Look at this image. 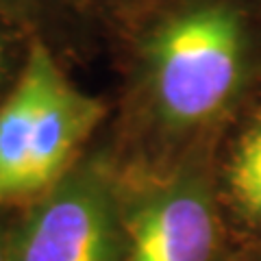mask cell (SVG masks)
Instances as JSON below:
<instances>
[{
	"label": "cell",
	"mask_w": 261,
	"mask_h": 261,
	"mask_svg": "<svg viewBox=\"0 0 261 261\" xmlns=\"http://www.w3.org/2000/svg\"><path fill=\"white\" fill-rule=\"evenodd\" d=\"M0 261H7V246H5V235L0 231Z\"/></svg>",
	"instance_id": "obj_7"
},
{
	"label": "cell",
	"mask_w": 261,
	"mask_h": 261,
	"mask_svg": "<svg viewBox=\"0 0 261 261\" xmlns=\"http://www.w3.org/2000/svg\"><path fill=\"white\" fill-rule=\"evenodd\" d=\"M228 187L250 218H261V116L244 130L228 166Z\"/></svg>",
	"instance_id": "obj_5"
},
{
	"label": "cell",
	"mask_w": 261,
	"mask_h": 261,
	"mask_svg": "<svg viewBox=\"0 0 261 261\" xmlns=\"http://www.w3.org/2000/svg\"><path fill=\"white\" fill-rule=\"evenodd\" d=\"M244 35L235 11L218 0L181 7L146 44L152 100L170 126L202 124L231 100L242 76Z\"/></svg>",
	"instance_id": "obj_2"
},
{
	"label": "cell",
	"mask_w": 261,
	"mask_h": 261,
	"mask_svg": "<svg viewBox=\"0 0 261 261\" xmlns=\"http://www.w3.org/2000/svg\"><path fill=\"white\" fill-rule=\"evenodd\" d=\"M105 107L63 76L42 44L0 107V205L50 192L100 122Z\"/></svg>",
	"instance_id": "obj_1"
},
{
	"label": "cell",
	"mask_w": 261,
	"mask_h": 261,
	"mask_svg": "<svg viewBox=\"0 0 261 261\" xmlns=\"http://www.w3.org/2000/svg\"><path fill=\"white\" fill-rule=\"evenodd\" d=\"M216 226L200 181L181 178L137 211L126 261H211Z\"/></svg>",
	"instance_id": "obj_4"
},
{
	"label": "cell",
	"mask_w": 261,
	"mask_h": 261,
	"mask_svg": "<svg viewBox=\"0 0 261 261\" xmlns=\"http://www.w3.org/2000/svg\"><path fill=\"white\" fill-rule=\"evenodd\" d=\"M118 224L107 181L96 170L50 190L24 228L15 261H116Z\"/></svg>",
	"instance_id": "obj_3"
},
{
	"label": "cell",
	"mask_w": 261,
	"mask_h": 261,
	"mask_svg": "<svg viewBox=\"0 0 261 261\" xmlns=\"http://www.w3.org/2000/svg\"><path fill=\"white\" fill-rule=\"evenodd\" d=\"M3 65H5V46L0 42V74H3Z\"/></svg>",
	"instance_id": "obj_8"
},
{
	"label": "cell",
	"mask_w": 261,
	"mask_h": 261,
	"mask_svg": "<svg viewBox=\"0 0 261 261\" xmlns=\"http://www.w3.org/2000/svg\"><path fill=\"white\" fill-rule=\"evenodd\" d=\"M27 3H31V0H0V7H20Z\"/></svg>",
	"instance_id": "obj_6"
}]
</instances>
